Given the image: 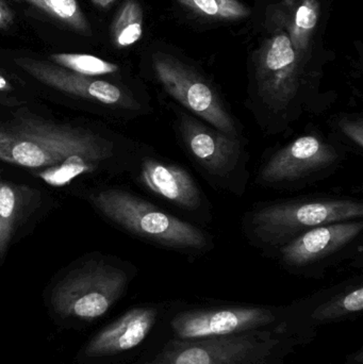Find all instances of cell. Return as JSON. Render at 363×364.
<instances>
[{"instance_id":"cell-1","label":"cell","mask_w":363,"mask_h":364,"mask_svg":"<svg viewBox=\"0 0 363 364\" xmlns=\"http://www.w3.org/2000/svg\"><path fill=\"white\" fill-rule=\"evenodd\" d=\"M140 146L111 130L53 121L23 108L0 121V161L51 188H67L97 174L129 173Z\"/></svg>"},{"instance_id":"cell-2","label":"cell","mask_w":363,"mask_h":364,"mask_svg":"<svg viewBox=\"0 0 363 364\" xmlns=\"http://www.w3.org/2000/svg\"><path fill=\"white\" fill-rule=\"evenodd\" d=\"M309 60L298 57L289 33L279 29L256 53L246 107L268 136H288L304 117L321 115L332 98L318 91Z\"/></svg>"},{"instance_id":"cell-3","label":"cell","mask_w":363,"mask_h":364,"mask_svg":"<svg viewBox=\"0 0 363 364\" xmlns=\"http://www.w3.org/2000/svg\"><path fill=\"white\" fill-rule=\"evenodd\" d=\"M89 200L111 224L156 247L193 258L215 250V239L208 231L131 191L108 186L92 192Z\"/></svg>"},{"instance_id":"cell-4","label":"cell","mask_w":363,"mask_h":364,"mask_svg":"<svg viewBox=\"0 0 363 364\" xmlns=\"http://www.w3.org/2000/svg\"><path fill=\"white\" fill-rule=\"evenodd\" d=\"M362 200L349 196H311L255 203L241 220L251 247L271 258L279 248L322 225L362 220Z\"/></svg>"},{"instance_id":"cell-5","label":"cell","mask_w":363,"mask_h":364,"mask_svg":"<svg viewBox=\"0 0 363 364\" xmlns=\"http://www.w3.org/2000/svg\"><path fill=\"white\" fill-rule=\"evenodd\" d=\"M177 143L198 174L217 192L243 196L251 179L246 139L234 138L168 104Z\"/></svg>"},{"instance_id":"cell-6","label":"cell","mask_w":363,"mask_h":364,"mask_svg":"<svg viewBox=\"0 0 363 364\" xmlns=\"http://www.w3.org/2000/svg\"><path fill=\"white\" fill-rule=\"evenodd\" d=\"M350 146L335 132L309 126L302 134L264 158L256 186L279 192H294L336 174L349 158Z\"/></svg>"},{"instance_id":"cell-7","label":"cell","mask_w":363,"mask_h":364,"mask_svg":"<svg viewBox=\"0 0 363 364\" xmlns=\"http://www.w3.org/2000/svg\"><path fill=\"white\" fill-rule=\"evenodd\" d=\"M298 340L286 323L223 337L176 338L145 364H281Z\"/></svg>"},{"instance_id":"cell-8","label":"cell","mask_w":363,"mask_h":364,"mask_svg":"<svg viewBox=\"0 0 363 364\" xmlns=\"http://www.w3.org/2000/svg\"><path fill=\"white\" fill-rule=\"evenodd\" d=\"M132 277L126 262L99 257L81 261L64 274L50 294L58 314L82 321L102 318L123 296Z\"/></svg>"},{"instance_id":"cell-9","label":"cell","mask_w":363,"mask_h":364,"mask_svg":"<svg viewBox=\"0 0 363 364\" xmlns=\"http://www.w3.org/2000/svg\"><path fill=\"white\" fill-rule=\"evenodd\" d=\"M158 85L175 105L234 138H244V126L217 87L202 72L170 53L151 58Z\"/></svg>"},{"instance_id":"cell-10","label":"cell","mask_w":363,"mask_h":364,"mask_svg":"<svg viewBox=\"0 0 363 364\" xmlns=\"http://www.w3.org/2000/svg\"><path fill=\"white\" fill-rule=\"evenodd\" d=\"M14 62L21 70L45 87L99 107L104 109V113L117 119H134L153 111L147 98L136 95L131 90L117 83L75 74L42 60L17 58Z\"/></svg>"},{"instance_id":"cell-11","label":"cell","mask_w":363,"mask_h":364,"mask_svg":"<svg viewBox=\"0 0 363 364\" xmlns=\"http://www.w3.org/2000/svg\"><path fill=\"white\" fill-rule=\"evenodd\" d=\"M362 220L322 225L277 250L271 258L289 273L323 277L330 267L362 252Z\"/></svg>"},{"instance_id":"cell-12","label":"cell","mask_w":363,"mask_h":364,"mask_svg":"<svg viewBox=\"0 0 363 364\" xmlns=\"http://www.w3.org/2000/svg\"><path fill=\"white\" fill-rule=\"evenodd\" d=\"M129 174L140 188L176 208L194 224L212 220V203L191 173L153 147L141 144Z\"/></svg>"},{"instance_id":"cell-13","label":"cell","mask_w":363,"mask_h":364,"mask_svg":"<svg viewBox=\"0 0 363 364\" xmlns=\"http://www.w3.org/2000/svg\"><path fill=\"white\" fill-rule=\"evenodd\" d=\"M283 316L281 310L258 306L200 308L178 312L170 327L177 339H202L277 326Z\"/></svg>"},{"instance_id":"cell-14","label":"cell","mask_w":363,"mask_h":364,"mask_svg":"<svg viewBox=\"0 0 363 364\" xmlns=\"http://www.w3.org/2000/svg\"><path fill=\"white\" fill-rule=\"evenodd\" d=\"M43 201L44 196L38 188L0 175V263Z\"/></svg>"},{"instance_id":"cell-15","label":"cell","mask_w":363,"mask_h":364,"mask_svg":"<svg viewBox=\"0 0 363 364\" xmlns=\"http://www.w3.org/2000/svg\"><path fill=\"white\" fill-rule=\"evenodd\" d=\"M158 318L153 307H138L126 312L102 329L87 344L85 354L91 357L109 356L140 346L153 329Z\"/></svg>"},{"instance_id":"cell-16","label":"cell","mask_w":363,"mask_h":364,"mask_svg":"<svg viewBox=\"0 0 363 364\" xmlns=\"http://www.w3.org/2000/svg\"><path fill=\"white\" fill-rule=\"evenodd\" d=\"M287 31L298 57L309 60L310 43L320 16L318 0H291Z\"/></svg>"},{"instance_id":"cell-17","label":"cell","mask_w":363,"mask_h":364,"mask_svg":"<svg viewBox=\"0 0 363 364\" xmlns=\"http://www.w3.org/2000/svg\"><path fill=\"white\" fill-rule=\"evenodd\" d=\"M362 310L363 286L359 279V282L347 284L338 292L330 295L313 310L311 318L315 322H330L360 314Z\"/></svg>"},{"instance_id":"cell-18","label":"cell","mask_w":363,"mask_h":364,"mask_svg":"<svg viewBox=\"0 0 363 364\" xmlns=\"http://www.w3.org/2000/svg\"><path fill=\"white\" fill-rule=\"evenodd\" d=\"M143 36V9L138 0L121 4L111 27V38L117 48L136 44Z\"/></svg>"},{"instance_id":"cell-19","label":"cell","mask_w":363,"mask_h":364,"mask_svg":"<svg viewBox=\"0 0 363 364\" xmlns=\"http://www.w3.org/2000/svg\"><path fill=\"white\" fill-rule=\"evenodd\" d=\"M77 33L90 36L91 26L77 0H25Z\"/></svg>"},{"instance_id":"cell-20","label":"cell","mask_w":363,"mask_h":364,"mask_svg":"<svg viewBox=\"0 0 363 364\" xmlns=\"http://www.w3.org/2000/svg\"><path fill=\"white\" fill-rule=\"evenodd\" d=\"M49 59L55 65L61 66L75 74L92 78H99L107 75L117 74L119 65L96 55L85 53H53Z\"/></svg>"},{"instance_id":"cell-21","label":"cell","mask_w":363,"mask_h":364,"mask_svg":"<svg viewBox=\"0 0 363 364\" xmlns=\"http://www.w3.org/2000/svg\"><path fill=\"white\" fill-rule=\"evenodd\" d=\"M180 6L200 16L215 21H238L251 14L249 6L239 0H176Z\"/></svg>"},{"instance_id":"cell-22","label":"cell","mask_w":363,"mask_h":364,"mask_svg":"<svg viewBox=\"0 0 363 364\" xmlns=\"http://www.w3.org/2000/svg\"><path fill=\"white\" fill-rule=\"evenodd\" d=\"M332 132H335L350 147L363 149V117L362 114H340L335 117L332 123Z\"/></svg>"},{"instance_id":"cell-23","label":"cell","mask_w":363,"mask_h":364,"mask_svg":"<svg viewBox=\"0 0 363 364\" xmlns=\"http://www.w3.org/2000/svg\"><path fill=\"white\" fill-rule=\"evenodd\" d=\"M13 93H14V87L12 83L4 75L0 74V102L10 107L18 106V102L13 98Z\"/></svg>"},{"instance_id":"cell-24","label":"cell","mask_w":363,"mask_h":364,"mask_svg":"<svg viewBox=\"0 0 363 364\" xmlns=\"http://www.w3.org/2000/svg\"><path fill=\"white\" fill-rule=\"evenodd\" d=\"M14 21V14L4 0H0V29L10 27Z\"/></svg>"},{"instance_id":"cell-25","label":"cell","mask_w":363,"mask_h":364,"mask_svg":"<svg viewBox=\"0 0 363 364\" xmlns=\"http://www.w3.org/2000/svg\"><path fill=\"white\" fill-rule=\"evenodd\" d=\"M96 6L100 9L109 8L115 0H91Z\"/></svg>"}]
</instances>
